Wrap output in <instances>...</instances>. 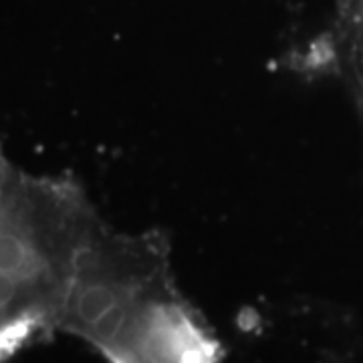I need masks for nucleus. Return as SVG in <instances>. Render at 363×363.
I'll use <instances>...</instances> for the list:
<instances>
[{"instance_id": "obj_2", "label": "nucleus", "mask_w": 363, "mask_h": 363, "mask_svg": "<svg viewBox=\"0 0 363 363\" xmlns=\"http://www.w3.org/2000/svg\"><path fill=\"white\" fill-rule=\"evenodd\" d=\"M99 220L73 182L11 168L0 178V325L57 331L75 260Z\"/></svg>"}, {"instance_id": "obj_1", "label": "nucleus", "mask_w": 363, "mask_h": 363, "mask_svg": "<svg viewBox=\"0 0 363 363\" xmlns=\"http://www.w3.org/2000/svg\"><path fill=\"white\" fill-rule=\"evenodd\" d=\"M107 363H220L212 329L180 293L168 255L152 236L101 218L79 250L57 321Z\"/></svg>"}, {"instance_id": "obj_3", "label": "nucleus", "mask_w": 363, "mask_h": 363, "mask_svg": "<svg viewBox=\"0 0 363 363\" xmlns=\"http://www.w3.org/2000/svg\"><path fill=\"white\" fill-rule=\"evenodd\" d=\"M11 168H13V164L6 160V156H4V154H2V150H0V178H2V176H4V174H6Z\"/></svg>"}]
</instances>
